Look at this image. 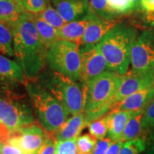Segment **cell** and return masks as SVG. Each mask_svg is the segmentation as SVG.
<instances>
[{
	"mask_svg": "<svg viewBox=\"0 0 154 154\" xmlns=\"http://www.w3.org/2000/svg\"><path fill=\"white\" fill-rule=\"evenodd\" d=\"M17 63L25 76L36 78L47 64L48 49L42 42L33 21V13L26 11L9 27Z\"/></svg>",
	"mask_w": 154,
	"mask_h": 154,
	"instance_id": "1",
	"label": "cell"
},
{
	"mask_svg": "<svg viewBox=\"0 0 154 154\" xmlns=\"http://www.w3.org/2000/svg\"><path fill=\"white\" fill-rule=\"evenodd\" d=\"M138 36L136 26L117 23L98 43L109 71L120 75L126 74L133 45Z\"/></svg>",
	"mask_w": 154,
	"mask_h": 154,
	"instance_id": "2",
	"label": "cell"
},
{
	"mask_svg": "<svg viewBox=\"0 0 154 154\" xmlns=\"http://www.w3.org/2000/svg\"><path fill=\"white\" fill-rule=\"evenodd\" d=\"M37 83L49 92L73 116L84 112L87 84L75 82L68 76L50 69L42 71Z\"/></svg>",
	"mask_w": 154,
	"mask_h": 154,
	"instance_id": "3",
	"label": "cell"
},
{
	"mask_svg": "<svg viewBox=\"0 0 154 154\" xmlns=\"http://www.w3.org/2000/svg\"><path fill=\"white\" fill-rule=\"evenodd\" d=\"M123 80V75L106 71L87 84L84 115L86 124L102 118L110 111L111 101Z\"/></svg>",
	"mask_w": 154,
	"mask_h": 154,
	"instance_id": "4",
	"label": "cell"
},
{
	"mask_svg": "<svg viewBox=\"0 0 154 154\" xmlns=\"http://www.w3.org/2000/svg\"><path fill=\"white\" fill-rule=\"evenodd\" d=\"M34 118L32 109L19 91L17 81L9 80L0 86V122L11 132L20 127L33 124Z\"/></svg>",
	"mask_w": 154,
	"mask_h": 154,
	"instance_id": "5",
	"label": "cell"
},
{
	"mask_svg": "<svg viewBox=\"0 0 154 154\" xmlns=\"http://www.w3.org/2000/svg\"><path fill=\"white\" fill-rule=\"evenodd\" d=\"M25 87L42 126L48 132H55L68 119L70 113L37 82H26Z\"/></svg>",
	"mask_w": 154,
	"mask_h": 154,
	"instance_id": "6",
	"label": "cell"
},
{
	"mask_svg": "<svg viewBox=\"0 0 154 154\" xmlns=\"http://www.w3.org/2000/svg\"><path fill=\"white\" fill-rule=\"evenodd\" d=\"M79 45L74 42L59 40L48 49L47 64L50 69L80 82L81 57Z\"/></svg>",
	"mask_w": 154,
	"mask_h": 154,
	"instance_id": "7",
	"label": "cell"
},
{
	"mask_svg": "<svg viewBox=\"0 0 154 154\" xmlns=\"http://www.w3.org/2000/svg\"><path fill=\"white\" fill-rule=\"evenodd\" d=\"M131 70L154 72V30L143 31L138 36L131 52Z\"/></svg>",
	"mask_w": 154,
	"mask_h": 154,
	"instance_id": "8",
	"label": "cell"
},
{
	"mask_svg": "<svg viewBox=\"0 0 154 154\" xmlns=\"http://www.w3.org/2000/svg\"><path fill=\"white\" fill-rule=\"evenodd\" d=\"M81 57V82L88 84L96 77L109 71L106 61L98 44L79 47Z\"/></svg>",
	"mask_w": 154,
	"mask_h": 154,
	"instance_id": "9",
	"label": "cell"
},
{
	"mask_svg": "<svg viewBox=\"0 0 154 154\" xmlns=\"http://www.w3.org/2000/svg\"><path fill=\"white\" fill-rule=\"evenodd\" d=\"M49 135V132L33 123L12 131L8 143L19 147L25 154H36Z\"/></svg>",
	"mask_w": 154,
	"mask_h": 154,
	"instance_id": "10",
	"label": "cell"
},
{
	"mask_svg": "<svg viewBox=\"0 0 154 154\" xmlns=\"http://www.w3.org/2000/svg\"><path fill=\"white\" fill-rule=\"evenodd\" d=\"M153 82L154 72H136L132 70L127 72L123 75L122 82L111 103L113 105L119 103L136 92L153 86Z\"/></svg>",
	"mask_w": 154,
	"mask_h": 154,
	"instance_id": "11",
	"label": "cell"
},
{
	"mask_svg": "<svg viewBox=\"0 0 154 154\" xmlns=\"http://www.w3.org/2000/svg\"><path fill=\"white\" fill-rule=\"evenodd\" d=\"M65 22L81 20L90 13L88 0H50Z\"/></svg>",
	"mask_w": 154,
	"mask_h": 154,
	"instance_id": "12",
	"label": "cell"
},
{
	"mask_svg": "<svg viewBox=\"0 0 154 154\" xmlns=\"http://www.w3.org/2000/svg\"><path fill=\"white\" fill-rule=\"evenodd\" d=\"M89 24L81 41L82 45L99 43L106 34L117 24L116 21L108 20L90 11L88 15Z\"/></svg>",
	"mask_w": 154,
	"mask_h": 154,
	"instance_id": "13",
	"label": "cell"
},
{
	"mask_svg": "<svg viewBox=\"0 0 154 154\" xmlns=\"http://www.w3.org/2000/svg\"><path fill=\"white\" fill-rule=\"evenodd\" d=\"M154 99V86L146 88L111 106L109 113L122 111H142Z\"/></svg>",
	"mask_w": 154,
	"mask_h": 154,
	"instance_id": "14",
	"label": "cell"
},
{
	"mask_svg": "<svg viewBox=\"0 0 154 154\" xmlns=\"http://www.w3.org/2000/svg\"><path fill=\"white\" fill-rule=\"evenodd\" d=\"M140 112V111H138ZM137 111H122L108 113L104 116L108 126V136L112 141L120 140L125 127Z\"/></svg>",
	"mask_w": 154,
	"mask_h": 154,
	"instance_id": "15",
	"label": "cell"
},
{
	"mask_svg": "<svg viewBox=\"0 0 154 154\" xmlns=\"http://www.w3.org/2000/svg\"><path fill=\"white\" fill-rule=\"evenodd\" d=\"M86 125L84 112L80 113L67 119L60 128L53 133V136L57 140L77 138Z\"/></svg>",
	"mask_w": 154,
	"mask_h": 154,
	"instance_id": "16",
	"label": "cell"
},
{
	"mask_svg": "<svg viewBox=\"0 0 154 154\" xmlns=\"http://www.w3.org/2000/svg\"><path fill=\"white\" fill-rule=\"evenodd\" d=\"M88 24L89 20L88 16L84 19L66 23L62 27L58 29L59 40L74 42L80 46L82 38Z\"/></svg>",
	"mask_w": 154,
	"mask_h": 154,
	"instance_id": "17",
	"label": "cell"
},
{
	"mask_svg": "<svg viewBox=\"0 0 154 154\" xmlns=\"http://www.w3.org/2000/svg\"><path fill=\"white\" fill-rule=\"evenodd\" d=\"M26 11H27L17 0H0V22L7 24L9 27Z\"/></svg>",
	"mask_w": 154,
	"mask_h": 154,
	"instance_id": "18",
	"label": "cell"
},
{
	"mask_svg": "<svg viewBox=\"0 0 154 154\" xmlns=\"http://www.w3.org/2000/svg\"><path fill=\"white\" fill-rule=\"evenodd\" d=\"M0 78L25 83L26 77L18 63L0 54Z\"/></svg>",
	"mask_w": 154,
	"mask_h": 154,
	"instance_id": "19",
	"label": "cell"
},
{
	"mask_svg": "<svg viewBox=\"0 0 154 154\" xmlns=\"http://www.w3.org/2000/svg\"><path fill=\"white\" fill-rule=\"evenodd\" d=\"M143 111L136 113L131 117L125 127L120 140L127 142L141 137H147V134H146L143 128Z\"/></svg>",
	"mask_w": 154,
	"mask_h": 154,
	"instance_id": "20",
	"label": "cell"
},
{
	"mask_svg": "<svg viewBox=\"0 0 154 154\" xmlns=\"http://www.w3.org/2000/svg\"><path fill=\"white\" fill-rule=\"evenodd\" d=\"M33 21L42 42L49 49L53 44L59 40L58 29L44 21L38 14H33Z\"/></svg>",
	"mask_w": 154,
	"mask_h": 154,
	"instance_id": "21",
	"label": "cell"
},
{
	"mask_svg": "<svg viewBox=\"0 0 154 154\" xmlns=\"http://www.w3.org/2000/svg\"><path fill=\"white\" fill-rule=\"evenodd\" d=\"M0 54L8 57H14L13 35L11 29L0 22Z\"/></svg>",
	"mask_w": 154,
	"mask_h": 154,
	"instance_id": "22",
	"label": "cell"
},
{
	"mask_svg": "<svg viewBox=\"0 0 154 154\" xmlns=\"http://www.w3.org/2000/svg\"><path fill=\"white\" fill-rule=\"evenodd\" d=\"M88 4L90 10L102 18L116 21L119 17L109 8L107 0H88Z\"/></svg>",
	"mask_w": 154,
	"mask_h": 154,
	"instance_id": "23",
	"label": "cell"
},
{
	"mask_svg": "<svg viewBox=\"0 0 154 154\" xmlns=\"http://www.w3.org/2000/svg\"><path fill=\"white\" fill-rule=\"evenodd\" d=\"M40 17L49 23L50 25L54 27L57 29H59L66 24L65 21L63 20L62 17L58 12L57 9L53 7L51 2L48 3L46 8L42 11L41 13L38 14Z\"/></svg>",
	"mask_w": 154,
	"mask_h": 154,
	"instance_id": "24",
	"label": "cell"
},
{
	"mask_svg": "<svg viewBox=\"0 0 154 154\" xmlns=\"http://www.w3.org/2000/svg\"><path fill=\"white\" fill-rule=\"evenodd\" d=\"M86 126H88L90 134L97 140L103 139L108 134V126L104 116L91 121Z\"/></svg>",
	"mask_w": 154,
	"mask_h": 154,
	"instance_id": "25",
	"label": "cell"
},
{
	"mask_svg": "<svg viewBox=\"0 0 154 154\" xmlns=\"http://www.w3.org/2000/svg\"><path fill=\"white\" fill-rule=\"evenodd\" d=\"M97 139L91 134H84L76 138L78 154H93Z\"/></svg>",
	"mask_w": 154,
	"mask_h": 154,
	"instance_id": "26",
	"label": "cell"
},
{
	"mask_svg": "<svg viewBox=\"0 0 154 154\" xmlns=\"http://www.w3.org/2000/svg\"><path fill=\"white\" fill-rule=\"evenodd\" d=\"M146 138L141 137L126 142L119 154H140L146 149Z\"/></svg>",
	"mask_w": 154,
	"mask_h": 154,
	"instance_id": "27",
	"label": "cell"
},
{
	"mask_svg": "<svg viewBox=\"0 0 154 154\" xmlns=\"http://www.w3.org/2000/svg\"><path fill=\"white\" fill-rule=\"evenodd\" d=\"M107 3L109 8L119 16L134 11L130 0H107Z\"/></svg>",
	"mask_w": 154,
	"mask_h": 154,
	"instance_id": "28",
	"label": "cell"
},
{
	"mask_svg": "<svg viewBox=\"0 0 154 154\" xmlns=\"http://www.w3.org/2000/svg\"><path fill=\"white\" fill-rule=\"evenodd\" d=\"M50 0H17L24 9L33 14H39L46 8Z\"/></svg>",
	"mask_w": 154,
	"mask_h": 154,
	"instance_id": "29",
	"label": "cell"
},
{
	"mask_svg": "<svg viewBox=\"0 0 154 154\" xmlns=\"http://www.w3.org/2000/svg\"><path fill=\"white\" fill-rule=\"evenodd\" d=\"M143 125L147 136L154 131V99L143 110Z\"/></svg>",
	"mask_w": 154,
	"mask_h": 154,
	"instance_id": "30",
	"label": "cell"
},
{
	"mask_svg": "<svg viewBox=\"0 0 154 154\" xmlns=\"http://www.w3.org/2000/svg\"><path fill=\"white\" fill-rule=\"evenodd\" d=\"M56 154H78L76 138L57 140Z\"/></svg>",
	"mask_w": 154,
	"mask_h": 154,
	"instance_id": "31",
	"label": "cell"
},
{
	"mask_svg": "<svg viewBox=\"0 0 154 154\" xmlns=\"http://www.w3.org/2000/svg\"><path fill=\"white\" fill-rule=\"evenodd\" d=\"M148 24L154 25V0H142L138 9Z\"/></svg>",
	"mask_w": 154,
	"mask_h": 154,
	"instance_id": "32",
	"label": "cell"
},
{
	"mask_svg": "<svg viewBox=\"0 0 154 154\" xmlns=\"http://www.w3.org/2000/svg\"><path fill=\"white\" fill-rule=\"evenodd\" d=\"M57 140L54 137L53 133H50L44 143L40 148L36 154H56Z\"/></svg>",
	"mask_w": 154,
	"mask_h": 154,
	"instance_id": "33",
	"label": "cell"
},
{
	"mask_svg": "<svg viewBox=\"0 0 154 154\" xmlns=\"http://www.w3.org/2000/svg\"><path fill=\"white\" fill-rule=\"evenodd\" d=\"M112 142V140L109 138H104L103 139L98 140L94 148L93 154H106Z\"/></svg>",
	"mask_w": 154,
	"mask_h": 154,
	"instance_id": "34",
	"label": "cell"
},
{
	"mask_svg": "<svg viewBox=\"0 0 154 154\" xmlns=\"http://www.w3.org/2000/svg\"><path fill=\"white\" fill-rule=\"evenodd\" d=\"M11 137V131L3 123L0 122V149L5 144L8 143Z\"/></svg>",
	"mask_w": 154,
	"mask_h": 154,
	"instance_id": "35",
	"label": "cell"
},
{
	"mask_svg": "<svg viewBox=\"0 0 154 154\" xmlns=\"http://www.w3.org/2000/svg\"><path fill=\"white\" fill-rule=\"evenodd\" d=\"M0 154H25L22 149L16 146L7 143L0 149Z\"/></svg>",
	"mask_w": 154,
	"mask_h": 154,
	"instance_id": "36",
	"label": "cell"
},
{
	"mask_svg": "<svg viewBox=\"0 0 154 154\" xmlns=\"http://www.w3.org/2000/svg\"><path fill=\"white\" fill-rule=\"evenodd\" d=\"M125 143L126 142H123L120 140L113 141L111 146H109V149L107 150L106 154H119Z\"/></svg>",
	"mask_w": 154,
	"mask_h": 154,
	"instance_id": "37",
	"label": "cell"
},
{
	"mask_svg": "<svg viewBox=\"0 0 154 154\" xmlns=\"http://www.w3.org/2000/svg\"><path fill=\"white\" fill-rule=\"evenodd\" d=\"M146 154H154V131L150 133L146 138Z\"/></svg>",
	"mask_w": 154,
	"mask_h": 154,
	"instance_id": "38",
	"label": "cell"
},
{
	"mask_svg": "<svg viewBox=\"0 0 154 154\" xmlns=\"http://www.w3.org/2000/svg\"><path fill=\"white\" fill-rule=\"evenodd\" d=\"M132 4L133 8H134V11H137L139 9L140 4H141L142 0H130Z\"/></svg>",
	"mask_w": 154,
	"mask_h": 154,
	"instance_id": "39",
	"label": "cell"
},
{
	"mask_svg": "<svg viewBox=\"0 0 154 154\" xmlns=\"http://www.w3.org/2000/svg\"><path fill=\"white\" fill-rule=\"evenodd\" d=\"M153 86H154V82H153Z\"/></svg>",
	"mask_w": 154,
	"mask_h": 154,
	"instance_id": "40",
	"label": "cell"
}]
</instances>
